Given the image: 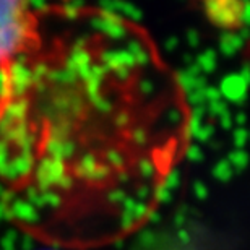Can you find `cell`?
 I'll return each mask as SVG.
<instances>
[{
	"instance_id": "obj_1",
	"label": "cell",
	"mask_w": 250,
	"mask_h": 250,
	"mask_svg": "<svg viewBox=\"0 0 250 250\" xmlns=\"http://www.w3.org/2000/svg\"><path fill=\"white\" fill-rule=\"evenodd\" d=\"M181 84L142 29L82 10L39 21L2 73L0 188L29 236L88 250L140 232L187 151Z\"/></svg>"
},
{
	"instance_id": "obj_2",
	"label": "cell",
	"mask_w": 250,
	"mask_h": 250,
	"mask_svg": "<svg viewBox=\"0 0 250 250\" xmlns=\"http://www.w3.org/2000/svg\"><path fill=\"white\" fill-rule=\"evenodd\" d=\"M39 21L31 0H0V73L36 44Z\"/></svg>"
},
{
	"instance_id": "obj_3",
	"label": "cell",
	"mask_w": 250,
	"mask_h": 250,
	"mask_svg": "<svg viewBox=\"0 0 250 250\" xmlns=\"http://www.w3.org/2000/svg\"><path fill=\"white\" fill-rule=\"evenodd\" d=\"M0 96H2V73H0Z\"/></svg>"
}]
</instances>
